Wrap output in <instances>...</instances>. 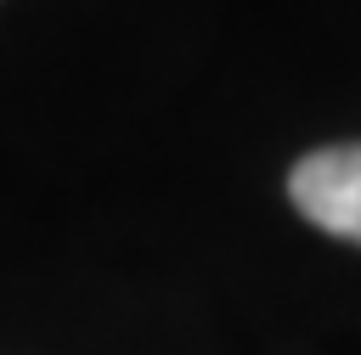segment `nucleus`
Returning a JSON list of instances; mask_svg holds the SVG:
<instances>
[{
	"label": "nucleus",
	"instance_id": "1",
	"mask_svg": "<svg viewBox=\"0 0 361 355\" xmlns=\"http://www.w3.org/2000/svg\"><path fill=\"white\" fill-rule=\"evenodd\" d=\"M288 197L327 237L361 242V141L305 152L288 175Z\"/></svg>",
	"mask_w": 361,
	"mask_h": 355
}]
</instances>
